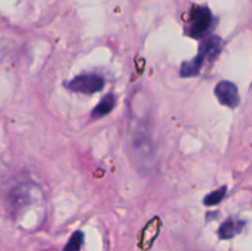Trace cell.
<instances>
[{
    "mask_svg": "<svg viewBox=\"0 0 252 251\" xmlns=\"http://www.w3.org/2000/svg\"><path fill=\"white\" fill-rule=\"evenodd\" d=\"M84 243V234L81 231H75L69 239L63 251H79Z\"/></svg>",
    "mask_w": 252,
    "mask_h": 251,
    "instance_id": "11",
    "label": "cell"
},
{
    "mask_svg": "<svg viewBox=\"0 0 252 251\" xmlns=\"http://www.w3.org/2000/svg\"><path fill=\"white\" fill-rule=\"evenodd\" d=\"M42 191L34 184H21L12 188L9 196L10 208L14 214L20 216L33 204L38 203L42 198Z\"/></svg>",
    "mask_w": 252,
    "mask_h": 251,
    "instance_id": "2",
    "label": "cell"
},
{
    "mask_svg": "<svg viewBox=\"0 0 252 251\" xmlns=\"http://www.w3.org/2000/svg\"><path fill=\"white\" fill-rule=\"evenodd\" d=\"M116 102H117L116 96L113 95V94H108V95H106L105 97L95 106V108H94L93 112H91V116H93L94 118H101L103 117V116L108 115V113L115 108Z\"/></svg>",
    "mask_w": 252,
    "mask_h": 251,
    "instance_id": "9",
    "label": "cell"
},
{
    "mask_svg": "<svg viewBox=\"0 0 252 251\" xmlns=\"http://www.w3.org/2000/svg\"><path fill=\"white\" fill-rule=\"evenodd\" d=\"M105 86V80L97 74H83L78 75L66 84V88L74 93L91 95L101 91Z\"/></svg>",
    "mask_w": 252,
    "mask_h": 251,
    "instance_id": "4",
    "label": "cell"
},
{
    "mask_svg": "<svg viewBox=\"0 0 252 251\" xmlns=\"http://www.w3.org/2000/svg\"><path fill=\"white\" fill-rule=\"evenodd\" d=\"M225 194H226V186H221L219 187L218 189H216V191L211 192V193L203 199V203L209 207L217 206V204H219L221 201H223Z\"/></svg>",
    "mask_w": 252,
    "mask_h": 251,
    "instance_id": "10",
    "label": "cell"
},
{
    "mask_svg": "<svg viewBox=\"0 0 252 251\" xmlns=\"http://www.w3.org/2000/svg\"><path fill=\"white\" fill-rule=\"evenodd\" d=\"M217 98L221 105L229 108H235L240 102V95H239L238 86L234 83L228 80L219 81L214 90Z\"/></svg>",
    "mask_w": 252,
    "mask_h": 251,
    "instance_id": "5",
    "label": "cell"
},
{
    "mask_svg": "<svg viewBox=\"0 0 252 251\" xmlns=\"http://www.w3.org/2000/svg\"><path fill=\"white\" fill-rule=\"evenodd\" d=\"M244 225H245V221L240 220L238 218H229L219 226V238L220 239H228L234 238L235 235H238L239 233H241Z\"/></svg>",
    "mask_w": 252,
    "mask_h": 251,
    "instance_id": "7",
    "label": "cell"
},
{
    "mask_svg": "<svg viewBox=\"0 0 252 251\" xmlns=\"http://www.w3.org/2000/svg\"><path fill=\"white\" fill-rule=\"evenodd\" d=\"M128 150L132 161L140 171L152 169L155 161V145L152 127L145 118L133 116L129 123Z\"/></svg>",
    "mask_w": 252,
    "mask_h": 251,
    "instance_id": "1",
    "label": "cell"
},
{
    "mask_svg": "<svg viewBox=\"0 0 252 251\" xmlns=\"http://www.w3.org/2000/svg\"><path fill=\"white\" fill-rule=\"evenodd\" d=\"M213 24V15L208 7L194 6L191 11L186 33L193 38H201L211 31Z\"/></svg>",
    "mask_w": 252,
    "mask_h": 251,
    "instance_id": "3",
    "label": "cell"
},
{
    "mask_svg": "<svg viewBox=\"0 0 252 251\" xmlns=\"http://www.w3.org/2000/svg\"><path fill=\"white\" fill-rule=\"evenodd\" d=\"M221 46H223V42L219 37H211V38H207L203 43L201 44V48H199V54L204 57L206 62H212L218 57V54L220 53Z\"/></svg>",
    "mask_w": 252,
    "mask_h": 251,
    "instance_id": "6",
    "label": "cell"
},
{
    "mask_svg": "<svg viewBox=\"0 0 252 251\" xmlns=\"http://www.w3.org/2000/svg\"><path fill=\"white\" fill-rule=\"evenodd\" d=\"M204 63H206V59H204L202 54L198 53L194 58L182 63L181 68H180V74L184 78H191V76L198 75L199 71L203 68Z\"/></svg>",
    "mask_w": 252,
    "mask_h": 251,
    "instance_id": "8",
    "label": "cell"
}]
</instances>
